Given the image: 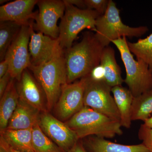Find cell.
<instances>
[{
  "label": "cell",
  "instance_id": "52a82bcc",
  "mask_svg": "<svg viewBox=\"0 0 152 152\" xmlns=\"http://www.w3.org/2000/svg\"><path fill=\"white\" fill-rule=\"evenodd\" d=\"M83 78L85 83L84 106L120 122L119 112L111 95L112 87L104 81L93 80L88 75Z\"/></svg>",
  "mask_w": 152,
  "mask_h": 152
},
{
  "label": "cell",
  "instance_id": "5b68a950",
  "mask_svg": "<svg viewBox=\"0 0 152 152\" xmlns=\"http://www.w3.org/2000/svg\"><path fill=\"white\" fill-rule=\"evenodd\" d=\"M66 8L60 23L58 39L64 50L70 48L79 33L85 29L94 31L96 20L100 16L96 11L80 9L64 0Z\"/></svg>",
  "mask_w": 152,
  "mask_h": 152
},
{
  "label": "cell",
  "instance_id": "484cf974",
  "mask_svg": "<svg viewBox=\"0 0 152 152\" xmlns=\"http://www.w3.org/2000/svg\"><path fill=\"white\" fill-rule=\"evenodd\" d=\"M85 3L87 9L96 11L102 15L107 11L109 0H85Z\"/></svg>",
  "mask_w": 152,
  "mask_h": 152
},
{
  "label": "cell",
  "instance_id": "e0dca14e",
  "mask_svg": "<svg viewBox=\"0 0 152 152\" xmlns=\"http://www.w3.org/2000/svg\"><path fill=\"white\" fill-rule=\"evenodd\" d=\"M12 78L0 102V131L6 129L18 104L19 95ZM0 131V132H1Z\"/></svg>",
  "mask_w": 152,
  "mask_h": 152
},
{
  "label": "cell",
  "instance_id": "83f0119b",
  "mask_svg": "<svg viewBox=\"0 0 152 152\" xmlns=\"http://www.w3.org/2000/svg\"><path fill=\"white\" fill-rule=\"evenodd\" d=\"M12 77L8 72L0 78V97L1 98L5 92Z\"/></svg>",
  "mask_w": 152,
  "mask_h": 152
},
{
  "label": "cell",
  "instance_id": "4fadbf2b",
  "mask_svg": "<svg viewBox=\"0 0 152 152\" xmlns=\"http://www.w3.org/2000/svg\"><path fill=\"white\" fill-rule=\"evenodd\" d=\"M17 88L20 99L41 113L49 112L43 90L28 69L23 72Z\"/></svg>",
  "mask_w": 152,
  "mask_h": 152
},
{
  "label": "cell",
  "instance_id": "3957f363",
  "mask_svg": "<svg viewBox=\"0 0 152 152\" xmlns=\"http://www.w3.org/2000/svg\"><path fill=\"white\" fill-rule=\"evenodd\" d=\"M65 123L79 139L91 135L113 138L123 134L120 122L86 106Z\"/></svg>",
  "mask_w": 152,
  "mask_h": 152
},
{
  "label": "cell",
  "instance_id": "d4e9b609",
  "mask_svg": "<svg viewBox=\"0 0 152 152\" xmlns=\"http://www.w3.org/2000/svg\"><path fill=\"white\" fill-rule=\"evenodd\" d=\"M138 137L142 142V143L150 152H152V129L143 124L141 125L139 129Z\"/></svg>",
  "mask_w": 152,
  "mask_h": 152
},
{
  "label": "cell",
  "instance_id": "d6986e66",
  "mask_svg": "<svg viewBox=\"0 0 152 152\" xmlns=\"http://www.w3.org/2000/svg\"><path fill=\"white\" fill-rule=\"evenodd\" d=\"M100 65L104 72V81L110 86H121L124 80L121 76V72L115 56V50L109 46L104 48Z\"/></svg>",
  "mask_w": 152,
  "mask_h": 152
},
{
  "label": "cell",
  "instance_id": "2e32d148",
  "mask_svg": "<svg viewBox=\"0 0 152 152\" xmlns=\"http://www.w3.org/2000/svg\"><path fill=\"white\" fill-rule=\"evenodd\" d=\"M83 143L89 152H150L142 143L122 145L96 136L86 139Z\"/></svg>",
  "mask_w": 152,
  "mask_h": 152
},
{
  "label": "cell",
  "instance_id": "6da1fadb",
  "mask_svg": "<svg viewBox=\"0 0 152 152\" xmlns=\"http://www.w3.org/2000/svg\"><path fill=\"white\" fill-rule=\"evenodd\" d=\"M104 49L95 34L86 31L80 42L64 50L67 83L86 77L99 65Z\"/></svg>",
  "mask_w": 152,
  "mask_h": 152
},
{
  "label": "cell",
  "instance_id": "f546056e",
  "mask_svg": "<svg viewBox=\"0 0 152 152\" xmlns=\"http://www.w3.org/2000/svg\"><path fill=\"white\" fill-rule=\"evenodd\" d=\"M66 152H89L84 146L83 142L79 141L69 151Z\"/></svg>",
  "mask_w": 152,
  "mask_h": 152
},
{
  "label": "cell",
  "instance_id": "ba28073f",
  "mask_svg": "<svg viewBox=\"0 0 152 152\" xmlns=\"http://www.w3.org/2000/svg\"><path fill=\"white\" fill-rule=\"evenodd\" d=\"M23 26L16 37L12 43L6 53L8 61V72L12 78L18 81L20 80L22 74L31 65L29 44L31 35V26Z\"/></svg>",
  "mask_w": 152,
  "mask_h": 152
},
{
  "label": "cell",
  "instance_id": "1f68e13d",
  "mask_svg": "<svg viewBox=\"0 0 152 152\" xmlns=\"http://www.w3.org/2000/svg\"><path fill=\"white\" fill-rule=\"evenodd\" d=\"M0 146L6 149L9 152H23L19 151L14 149L8 145L1 138H0Z\"/></svg>",
  "mask_w": 152,
  "mask_h": 152
},
{
  "label": "cell",
  "instance_id": "4dcf8cb0",
  "mask_svg": "<svg viewBox=\"0 0 152 152\" xmlns=\"http://www.w3.org/2000/svg\"><path fill=\"white\" fill-rule=\"evenodd\" d=\"M67 2L80 9H87L85 0H66Z\"/></svg>",
  "mask_w": 152,
  "mask_h": 152
},
{
  "label": "cell",
  "instance_id": "f1b7e54d",
  "mask_svg": "<svg viewBox=\"0 0 152 152\" xmlns=\"http://www.w3.org/2000/svg\"><path fill=\"white\" fill-rule=\"evenodd\" d=\"M9 69V63L8 60L5 58L0 63V78L8 72Z\"/></svg>",
  "mask_w": 152,
  "mask_h": 152
},
{
  "label": "cell",
  "instance_id": "e575fe53",
  "mask_svg": "<svg viewBox=\"0 0 152 152\" xmlns=\"http://www.w3.org/2000/svg\"><path fill=\"white\" fill-rule=\"evenodd\" d=\"M8 1H7V0H1V1H0V4H4V3L7 2Z\"/></svg>",
  "mask_w": 152,
  "mask_h": 152
},
{
  "label": "cell",
  "instance_id": "30bf717a",
  "mask_svg": "<svg viewBox=\"0 0 152 152\" xmlns=\"http://www.w3.org/2000/svg\"><path fill=\"white\" fill-rule=\"evenodd\" d=\"M42 132L64 152L69 151L80 139L65 123L49 112L41 113L38 122Z\"/></svg>",
  "mask_w": 152,
  "mask_h": 152
},
{
  "label": "cell",
  "instance_id": "277c9868",
  "mask_svg": "<svg viewBox=\"0 0 152 152\" xmlns=\"http://www.w3.org/2000/svg\"><path fill=\"white\" fill-rule=\"evenodd\" d=\"M95 26V36L104 48L119 38L139 37L148 31L146 26L131 27L124 24L120 16V10L112 0H109L105 13L96 20Z\"/></svg>",
  "mask_w": 152,
  "mask_h": 152
},
{
  "label": "cell",
  "instance_id": "4316f807",
  "mask_svg": "<svg viewBox=\"0 0 152 152\" xmlns=\"http://www.w3.org/2000/svg\"><path fill=\"white\" fill-rule=\"evenodd\" d=\"M88 75L94 80L104 81V72L100 64L94 68Z\"/></svg>",
  "mask_w": 152,
  "mask_h": 152
},
{
  "label": "cell",
  "instance_id": "ac0fdd59",
  "mask_svg": "<svg viewBox=\"0 0 152 152\" xmlns=\"http://www.w3.org/2000/svg\"><path fill=\"white\" fill-rule=\"evenodd\" d=\"M115 102L119 112L122 126L129 129L132 125V112L134 96L129 89L122 86L112 88Z\"/></svg>",
  "mask_w": 152,
  "mask_h": 152
},
{
  "label": "cell",
  "instance_id": "8992f818",
  "mask_svg": "<svg viewBox=\"0 0 152 152\" xmlns=\"http://www.w3.org/2000/svg\"><path fill=\"white\" fill-rule=\"evenodd\" d=\"M121 54L126 71L124 82L134 97L152 88V74L148 66L141 60L134 58L126 37L112 41Z\"/></svg>",
  "mask_w": 152,
  "mask_h": 152
},
{
  "label": "cell",
  "instance_id": "9c48e42d",
  "mask_svg": "<svg viewBox=\"0 0 152 152\" xmlns=\"http://www.w3.org/2000/svg\"><path fill=\"white\" fill-rule=\"evenodd\" d=\"M37 5L39 10L35 19L36 23L33 24L34 30L58 39L59 28L57 23L64 16L65 11L64 0H41Z\"/></svg>",
  "mask_w": 152,
  "mask_h": 152
},
{
  "label": "cell",
  "instance_id": "5bb4252c",
  "mask_svg": "<svg viewBox=\"0 0 152 152\" xmlns=\"http://www.w3.org/2000/svg\"><path fill=\"white\" fill-rule=\"evenodd\" d=\"M38 0H16L0 7V21H11L21 25H29L37 12L33 10Z\"/></svg>",
  "mask_w": 152,
  "mask_h": 152
},
{
  "label": "cell",
  "instance_id": "ffe728a7",
  "mask_svg": "<svg viewBox=\"0 0 152 152\" xmlns=\"http://www.w3.org/2000/svg\"><path fill=\"white\" fill-rule=\"evenodd\" d=\"M1 138L14 149L23 152H35L32 144V129L1 131Z\"/></svg>",
  "mask_w": 152,
  "mask_h": 152
},
{
  "label": "cell",
  "instance_id": "9a60e30c",
  "mask_svg": "<svg viewBox=\"0 0 152 152\" xmlns=\"http://www.w3.org/2000/svg\"><path fill=\"white\" fill-rule=\"evenodd\" d=\"M41 112L19 99L16 109L6 129L12 130L32 129L38 123Z\"/></svg>",
  "mask_w": 152,
  "mask_h": 152
},
{
  "label": "cell",
  "instance_id": "836d02e7",
  "mask_svg": "<svg viewBox=\"0 0 152 152\" xmlns=\"http://www.w3.org/2000/svg\"><path fill=\"white\" fill-rule=\"evenodd\" d=\"M0 152H9L6 149L0 146Z\"/></svg>",
  "mask_w": 152,
  "mask_h": 152
},
{
  "label": "cell",
  "instance_id": "8fae6325",
  "mask_svg": "<svg viewBox=\"0 0 152 152\" xmlns=\"http://www.w3.org/2000/svg\"><path fill=\"white\" fill-rule=\"evenodd\" d=\"M85 83L83 78L70 84H66L62 89L55 106L57 118L67 121L84 107Z\"/></svg>",
  "mask_w": 152,
  "mask_h": 152
},
{
  "label": "cell",
  "instance_id": "7c38bea8",
  "mask_svg": "<svg viewBox=\"0 0 152 152\" xmlns=\"http://www.w3.org/2000/svg\"><path fill=\"white\" fill-rule=\"evenodd\" d=\"M33 24L31 26L29 51L31 65L38 66L50 61L61 48L58 39L39 32H35Z\"/></svg>",
  "mask_w": 152,
  "mask_h": 152
},
{
  "label": "cell",
  "instance_id": "7402d4cb",
  "mask_svg": "<svg viewBox=\"0 0 152 152\" xmlns=\"http://www.w3.org/2000/svg\"><path fill=\"white\" fill-rule=\"evenodd\" d=\"M22 26L11 21L0 23V60L3 61L6 53Z\"/></svg>",
  "mask_w": 152,
  "mask_h": 152
},
{
  "label": "cell",
  "instance_id": "7a4b0ae2",
  "mask_svg": "<svg viewBox=\"0 0 152 152\" xmlns=\"http://www.w3.org/2000/svg\"><path fill=\"white\" fill-rule=\"evenodd\" d=\"M43 90L48 112L54 107L63 87L67 83L64 50L61 48L50 61L28 68Z\"/></svg>",
  "mask_w": 152,
  "mask_h": 152
},
{
  "label": "cell",
  "instance_id": "cb8c5ba5",
  "mask_svg": "<svg viewBox=\"0 0 152 152\" xmlns=\"http://www.w3.org/2000/svg\"><path fill=\"white\" fill-rule=\"evenodd\" d=\"M32 144L35 152H64L45 134L38 123L32 128Z\"/></svg>",
  "mask_w": 152,
  "mask_h": 152
},
{
  "label": "cell",
  "instance_id": "44dd1931",
  "mask_svg": "<svg viewBox=\"0 0 152 152\" xmlns=\"http://www.w3.org/2000/svg\"><path fill=\"white\" fill-rule=\"evenodd\" d=\"M152 114V88L134 97L132 106L131 117L132 121H145Z\"/></svg>",
  "mask_w": 152,
  "mask_h": 152
},
{
  "label": "cell",
  "instance_id": "d6a6232c",
  "mask_svg": "<svg viewBox=\"0 0 152 152\" xmlns=\"http://www.w3.org/2000/svg\"><path fill=\"white\" fill-rule=\"evenodd\" d=\"M144 124L148 127L152 129V116L149 117L148 118L144 121Z\"/></svg>",
  "mask_w": 152,
  "mask_h": 152
},
{
  "label": "cell",
  "instance_id": "603a6c76",
  "mask_svg": "<svg viewBox=\"0 0 152 152\" xmlns=\"http://www.w3.org/2000/svg\"><path fill=\"white\" fill-rule=\"evenodd\" d=\"M131 52L137 59L141 60L148 66L152 74V33L146 38L140 39L136 42L128 41Z\"/></svg>",
  "mask_w": 152,
  "mask_h": 152
}]
</instances>
